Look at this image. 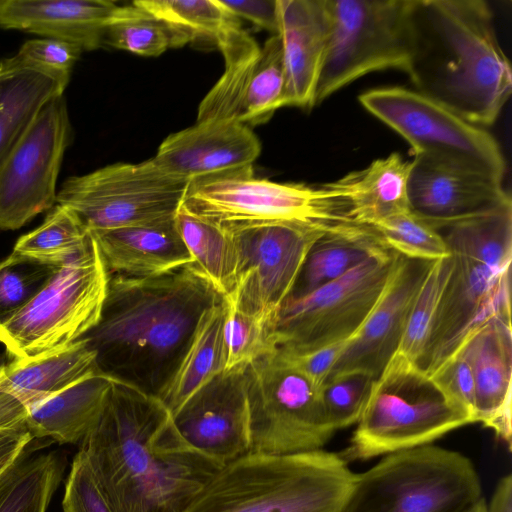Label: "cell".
<instances>
[{
  "label": "cell",
  "mask_w": 512,
  "mask_h": 512,
  "mask_svg": "<svg viewBox=\"0 0 512 512\" xmlns=\"http://www.w3.org/2000/svg\"><path fill=\"white\" fill-rule=\"evenodd\" d=\"M369 228L388 247L405 257L435 261L449 256L441 234L410 210L381 219Z\"/></svg>",
  "instance_id": "cell-39"
},
{
  "label": "cell",
  "mask_w": 512,
  "mask_h": 512,
  "mask_svg": "<svg viewBox=\"0 0 512 512\" xmlns=\"http://www.w3.org/2000/svg\"><path fill=\"white\" fill-rule=\"evenodd\" d=\"M432 262L398 255L378 301L348 338L328 378L353 370L379 376L398 350L411 305Z\"/></svg>",
  "instance_id": "cell-20"
},
{
  "label": "cell",
  "mask_w": 512,
  "mask_h": 512,
  "mask_svg": "<svg viewBox=\"0 0 512 512\" xmlns=\"http://www.w3.org/2000/svg\"><path fill=\"white\" fill-rule=\"evenodd\" d=\"M27 451L0 478V512H46L67 464L61 451Z\"/></svg>",
  "instance_id": "cell-33"
},
{
  "label": "cell",
  "mask_w": 512,
  "mask_h": 512,
  "mask_svg": "<svg viewBox=\"0 0 512 512\" xmlns=\"http://www.w3.org/2000/svg\"><path fill=\"white\" fill-rule=\"evenodd\" d=\"M80 450L113 512H183L222 468L184 440L157 396L114 378Z\"/></svg>",
  "instance_id": "cell-1"
},
{
  "label": "cell",
  "mask_w": 512,
  "mask_h": 512,
  "mask_svg": "<svg viewBox=\"0 0 512 512\" xmlns=\"http://www.w3.org/2000/svg\"><path fill=\"white\" fill-rule=\"evenodd\" d=\"M223 299L193 263L150 277L110 275L100 319L83 338L102 373L157 396L203 313Z\"/></svg>",
  "instance_id": "cell-2"
},
{
  "label": "cell",
  "mask_w": 512,
  "mask_h": 512,
  "mask_svg": "<svg viewBox=\"0 0 512 512\" xmlns=\"http://www.w3.org/2000/svg\"><path fill=\"white\" fill-rule=\"evenodd\" d=\"M91 237L74 212L56 204L39 227L18 239L13 252L61 268L85 250Z\"/></svg>",
  "instance_id": "cell-35"
},
{
  "label": "cell",
  "mask_w": 512,
  "mask_h": 512,
  "mask_svg": "<svg viewBox=\"0 0 512 512\" xmlns=\"http://www.w3.org/2000/svg\"><path fill=\"white\" fill-rule=\"evenodd\" d=\"M109 275L150 277L193 263L173 217L90 231Z\"/></svg>",
  "instance_id": "cell-25"
},
{
  "label": "cell",
  "mask_w": 512,
  "mask_h": 512,
  "mask_svg": "<svg viewBox=\"0 0 512 512\" xmlns=\"http://www.w3.org/2000/svg\"><path fill=\"white\" fill-rule=\"evenodd\" d=\"M284 66V106L311 109L327 51V0H277Z\"/></svg>",
  "instance_id": "cell-23"
},
{
  "label": "cell",
  "mask_w": 512,
  "mask_h": 512,
  "mask_svg": "<svg viewBox=\"0 0 512 512\" xmlns=\"http://www.w3.org/2000/svg\"><path fill=\"white\" fill-rule=\"evenodd\" d=\"M58 269L13 251L0 261V323L25 307Z\"/></svg>",
  "instance_id": "cell-41"
},
{
  "label": "cell",
  "mask_w": 512,
  "mask_h": 512,
  "mask_svg": "<svg viewBox=\"0 0 512 512\" xmlns=\"http://www.w3.org/2000/svg\"><path fill=\"white\" fill-rule=\"evenodd\" d=\"M369 227L338 223L312 245L289 298L304 296L388 249Z\"/></svg>",
  "instance_id": "cell-29"
},
{
  "label": "cell",
  "mask_w": 512,
  "mask_h": 512,
  "mask_svg": "<svg viewBox=\"0 0 512 512\" xmlns=\"http://www.w3.org/2000/svg\"><path fill=\"white\" fill-rule=\"evenodd\" d=\"M355 473L339 453H249L225 466L183 512H340Z\"/></svg>",
  "instance_id": "cell-5"
},
{
  "label": "cell",
  "mask_w": 512,
  "mask_h": 512,
  "mask_svg": "<svg viewBox=\"0 0 512 512\" xmlns=\"http://www.w3.org/2000/svg\"><path fill=\"white\" fill-rule=\"evenodd\" d=\"M223 339L225 371L248 367L276 349L270 323L227 302Z\"/></svg>",
  "instance_id": "cell-40"
},
{
  "label": "cell",
  "mask_w": 512,
  "mask_h": 512,
  "mask_svg": "<svg viewBox=\"0 0 512 512\" xmlns=\"http://www.w3.org/2000/svg\"><path fill=\"white\" fill-rule=\"evenodd\" d=\"M412 0H327L330 31L315 103L375 71L406 73Z\"/></svg>",
  "instance_id": "cell-9"
},
{
  "label": "cell",
  "mask_w": 512,
  "mask_h": 512,
  "mask_svg": "<svg viewBox=\"0 0 512 512\" xmlns=\"http://www.w3.org/2000/svg\"><path fill=\"white\" fill-rule=\"evenodd\" d=\"M331 226L292 222L225 226L237 250L235 287L225 301L273 328L309 250Z\"/></svg>",
  "instance_id": "cell-14"
},
{
  "label": "cell",
  "mask_w": 512,
  "mask_h": 512,
  "mask_svg": "<svg viewBox=\"0 0 512 512\" xmlns=\"http://www.w3.org/2000/svg\"><path fill=\"white\" fill-rule=\"evenodd\" d=\"M375 379L367 372L353 370L332 376L321 386L324 413L335 431L358 422Z\"/></svg>",
  "instance_id": "cell-42"
},
{
  "label": "cell",
  "mask_w": 512,
  "mask_h": 512,
  "mask_svg": "<svg viewBox=\"0 0 512 512\" xmlns=\"http://www.w3.org/2000/svg\"><path fill=\"white\" fill-rule=\"evenodd\" d=\"M484 499L467 456L427 444L384 455L355 473L340 512H469Z\"/></svg>",
  "instance_id": "cell-7"
},
{
  "label": "cell",
  "mask_w": 512,
  "mask_h": 512,
  "mask_svg": "<svg viewBox=\"0 0 512 512\" xmlns=\"http://www.w3.org/2000/svg\"><path fill=\"white\" fill-rule=\"evenodd\" d=\"M217 47L224 57V73L201 101L196 122H240L260 47L241 26L230 30Z\"/></svg>",
  "instance_id": "cell-31"
},
{
  "label": "cell",
  "mask_w": 512,
  "mask_h": 512,
  "mask_svg": "<svg viewBox=\"0 0 512 512\" xmlns=\"http://www.w3.org/2000/svg\"><path fill=\"white\" fill-rule=\"evenodd\" d=\"M410 211L436 230L512 205L503 180L414 157L408 179Z\"/></svg>",
  "instance_id": "cell-19"
},
{
  "label": "cell",
  "mask_w": 512,
  "mask_h": 512,
  "mask_svg": "<svg viewBox=\"0 0 512 512\" xmlns=\"http://www.w3.org/2000/svg\"><path fill=\"white\" fill-rule=\"evenodd\" d=\"M347 341L348 338L305 352L293 353L275 349V353L320 390L341 356Z\"/></svg>",
  "instance_id": "cell-46"
},
{
  "label": "cell",
  "mask_w": 512,
  "mask_h": 512,
  "mask_svg": "<svg viewBox=\"0 0 512 512\" xmlns=\"http://www.w3.org/2000/svg\"><path fill=\"white\" fill-rule=\"evenodd\" d=\"M246 369L218 374L172 415L184 440L222 467L250 453Z\"/></svg>",
  "instance_id": "cell-17"
},
{
  "label": "cell",
  "mask_w": 512,
  "mask_h": 512,
  "mask_svg": "<svg viewBox=\"0 0 512 512\" xmlns=\"http://www.w3.org/2000/svg\"><path fill=\"white\" fill-rule=\"evenodd\" d=\"M459 351L469 362L475 384L474 422L492 429L511 447V316H497L473 330Z\"/></svg>",
  "instance_id": "cell-22"
},
{
  "label": "cell",
  "mask_w": 512,
  "mask_h": 512,
  "mask_svg": "<svg viewBox=\"0 0 512 512\" xmlns=\"http://www.w3.org/2000/svg\"><path fill=\"white\" fill-rule=\"evenodd\" d=\"M261 144L241 122L203 121L167 136L152 157L170 177L189 185L253 175Z\"/></svg>",
  "instance_id": "cell-18"
},
{
  "label": "cell",
  "mask_w": 512,
  "mask_h": 512,
  "mask_svg": "<svg viewBox=\"0 0 512 512\" xmlns=\"http://www.w3.org/2000/svg\"><path fill=\"white\" fill-rule=\"evenodd\" d=\"M411 163L399 153H391L323 186L338 202L349 223L369 227L388 216L410 210Z\"/></svg>",
  "instance_id": "cell-26"
},
{
  "label": "cell",
  "mask_w": 512,
  "mask_h": 512,
  "mask_svg": "<svg viewBox=\"0 0 512 512\" xmlns=\"http://www.w3.org/2000/svg\"><path fill=\"white\" fill-rule=\"evenodd\" d=\"M189 186L150 158L69 177L57 192L56 204L74 212L89 231L108 230L173 217Z\"/></svg>",
  "instance_id": "cell-13"
},
{
  "label": "cell",
  "mask_w": 512,
  "mask_h": 512,
  "mask_svg": "<svg viewBox=\"0 0 512 512\" xmlns=\"http://www.w3.org/2000/svg\"><path fill=\"white\" fill-rule=\"evenodd\" d=\"M112 381V377L97 372L71 384L29 412L26 430L33 439L81 443L98 419Z\"/></svg>",
  "instance_id": "cell-27"
},
{
  "label": "cell",
  "mask_w": 512,
  "mask_h": 512,
  "mask_svg": "<svg viewBox=\"0 0 512 512\" xmlns=\"http://www.w3.org/2000/svg\"><path fill=\"white\" fill-rule=\"evenodd\" d=\"M451 269L450 254L433 261L411 305L397 352L418 367L425 353Z\"/></svg>",
  "instance_id": "cell-38"
},
{
  "label": "cell",
  "mask_w": 512,
  "mask_h": 512,
  "mask_svg": "<svg viewBox=\"0 0 512 512\" xmlns=\"http://www.w3.org/2000/svg\"><path fill=\"white\" fill-rule=\"evenodd\" d=\"M135 6L168 24L183 40L205 41L217 46L240 19L226 11L218 0H137Z\"/></svg>",
  "instance_id": "cell-34"
},
{
  "label": "cell",
  "mask_w": 512,
  "mask_h": 512,
  "mask_svg": "<svg viewBox=\"0 0 512 512\" xmlns=\"http://www.w3.org/2000/svg\"><path fill=\"white\" fill-rule=\"evenodd\" d=\"M72 127L64 95L40 110L0 166V229L16 230L56 205V182Z\"/></svg>",
  "instance_id": "cell-16"
},
{
  "label": "cell",
  "mask_w": 512,
  "mask_h": 512,
  "mask_svg": "<svg viewBox=\"0 0 512 512\" xmlns=\"http://www.w3.org/2000/svg\"><path fill=\"white\" fill-rule=\"evenodd\" d=\"M406 74L415 90L470 123H495L512 71L483 0H412Z\"/></svg>",
  "instance_id": "cell-3"
},
{
  "label": "cell",
  "mask_w": 512,
  "mask_h": 512,
  "mask_svg": "<svg viewBox=\"0 0 512 512\" xmlns=\"http://www.w3.org/2000/svg\"><path fill=\"white\" fill-rule=\"evenodd\" d=\"M181 37L165 22L133 3L123 6L104 33L103 46L141 56H159L168 48L184 46Z\"/></svg>",
  "instance_id": "cell-36"
},
{
  "label": "cell",
  "mask_w": 512,
  "mask_h": 512,
  "mask_svg": "<svg viewBox=\"0 0 512 512\" xmlns=\"http://www.w3.org/2000/svg\"><path fill=\"white\" fill-rule=\"evenodd\" d=\"M471 423V416L429 375L396 352L374 380L353 435L339 455L347 463L366 461L432 444Z\"/></svg>",
  "instance_id": "cell-6"
},
{
  "label": "cell",
  "mask_w": 512,
  "mask_h": 512,
  "mask_svg": "<svg viewBox=\"0 0 512 512\" xmlns=\"http://www.w3.org/2000/svg\"><path fill=\"white\" fill-rule=\"evenodd\" d=\"M123 6L106 0H0V28L67 41L82 51L103 46Z\"/></svg>",
  "instance_id": "cell-24"
},
{
  "label": "cell",
  "mask_w": 512,
  "mask_h": 512,
  "mask_svg": "<svg viewBox=\"0 0 512 512\" xmlns=\"http://www.w3.org/2000/svg\"><path fill=\"white\" fill-rule=\"evenodd\" d=\"M175 222L193 264L224 299H229L236 281L237 250L228 228L193 213L183 203Z\"/></svg>",
  "instance_id": "cell-32"
},
{
  "label": "cell",
  "mask_w": 512,
  "mask_h": 512,
  "mask_svg": "<svg viewBox=\"0 0 512 512\" xmlns=\"http://www.w3.org/2000/svg\"><path fill=\"white\" fill-rule=\"evenodd\" d=\"M97 372L96 353L84 338L29 359H0V429L25 428L35 406Z\"/></svg>",
  "instance_id": "cell-21"
},
{
  "label": "cell",
  "mask_w": 512,
  "mask_h": 512,
  "mask_svg": "<svg viewBox=\"0 0 512 512\" xmlns=\"http://www.w3.org/2000/svg\"><path fill=\"white\" fill-rule=\"evenodd\" d=\"M220 5L236 18H244L261 29L278 34L277 0H218Z\"/></svg>",
  "instance_id": "cell-47"
},
{
  "label": "cell",
  "mask_w": 512,
  "mask_h": 512,
  "mask_svg": "<svg viewBox=\"0 0 512 512\" xmlns=\"http://www.w3.org/2000/svg\"><path fill=\"white\" fill-rule=\"evenodd\" d=\"M398 255L388 248L304 296L287 298L273 323L276 349L305 352L349 338L378 301Z\"/></svg>",
  "instance_id": "cell-12"
},
{
  "label": "cell",
  "mask_w": 512,
  "mask_h": 512,
  "mask_svg": "<svg viewBox=\"0 0 512 512\" xmlns=\"http://www.w3.org/2000/svg\"><path fill=\"white\" fill-rule=\"evenodd\" d=\"M63 512H113L104 497L86 455L75 454L65 482Z\"/></svg>",
  "instance_id": "cell-44"
},
{
  "label": "cell",
  "mask_w": 512,
  "mask_h": 512,
  "mask_svg": "<svg viewBox=\"0 0 512 512\" xmlns=\"http://www.w3.org/2000/svg\"><path fill=\"white\" fill-rule=\"evenodd\" d=\"M82 49L77 45L55 39H34L21 45L18 52L0 61L6 69L33 67L71 77L74 64Z\"/></svg>",
  "instance_id": "cell-43"
},
{
  "label": "cell",
  "mask_w": 512,
  "mask_h": 512,
  "mask_svg": "<svg viewBox=\"0 0 512 512\" xmlns=\"http://www.w3.org/2000/svg\"><path fill=\"white\" fill-rule=\"evenodd\" d=\"M225 315V299L203 313L177 368L157 395L172 415L200 388L225 371Z\"/></svg>",
  "instance_id": "cell-30"
},
{
  "label": "cell",
  "mask_w": 512,
  "mask_h": 512,
  "mask_svg": "<svg viewBox=\"0 0 512 512\" xmlns=\"http://www.w3.org/2000/svg\"><path fill=\"white\" fill-rule=\"evenodd\" d=\"M183 204L193 213L225 226L270 222L349 223L323 185L279 183L253 175L191 184Z\"/></svg>",
  "instance_id": "cell-15"
},
{
  "label": "cell",
  "mask_w": 512,
  "mask_h": 512,
  "mask_svg": "<svg viewBox=\"0 0 512 512\" xmlns=\"http://www.w3.org/2000/svg\"><path fill=\"white\" fill-rule=\"evenodd\" d=\"M250 453L293 455L324 449L336 432L319 389L275 351L246 369Z\"/></svg>",
  "instance_id": "cell-11"
},
{
  "label": "cell",
  "mask_w": 512,
  "mask_h": 512,
  "mask_svg": "<svg viewBox=\"0 0 512 512\" xmlns=\"http://www.w3.org/2000/svg\"><path fill=\"white\" fill-rule=\"evenodd\" d=\"M452 258L419 364L430 375L484 322L511 316L512 205L437 230Z\"/></svg>",
  "instance_id": "cell-4"
},
{
  "label": "cell",
  "mask_w": 512,
  "mask_h": 512,
  "mask_svg": "<svg viewBox=\"0 0 512 512\" xmlns=\"http://www.w3.org/2000/svg\"><path fill=\"white\" fill-rule=\"evenodd\" d=\"M109 277L92 236L75 260L59 268L25 307L0 323L6 355L29 359L82 339L100 319Z\"/></svg>",
  "instance_id": "cell-8"
},
{
  "label": "cell",
  "mask_w": 512,
  "mask_h": 512,
  "mask_svg": "<svg viewBox=\"0 0 512 512\" xmlns=\"http://www.w3.org/2000/svg\"><path fill=\"white\" fill-rule=\"evenodd\" d=\"M285 66L281 39L271 35L260 48L240 122L255 126L268 121L284 106Z\"/></svg>",
  "instance_id": "cell-37"
},
{
  "label": "cell",
  "mask_w": 512,
  "mask_h": 512,
  "mask_svg": "<svg viewBox=\"0 0 512 512\" xmlns=\"http://www.w3.org/2000/svg\"><path fill=\"white\" fill-rule=\"evenodd\" d=\"M34 440L25 428L0 429V478L27 451Z\"/></svg>",
  "instance_id": "cell-48"
},
{
  "label": "cell",
  "mask_w": 512,
  "mask_h": 512,
  "mask_svg": "<svg viewBox=\"0 0 512 512\" xmlns=\"http://www.w3.org/2000/svg\"><path fill=\"white\" fill-rule=\"evenodd\" d=\"M486 512H512V475L501 477L486 503Z\"/></svg>",
  "instance_id": "cell-49"
},
{
  "label": "cell",
  "mask_w": 512,
  "mask_h": 512,
  "mask_svg": "<svg viewBox=\"0 0 512 512\" xmlns=\"http://www.w3.org/2000/svg\"><path fill=\"white\" fill-rule=\"evenodd\" d=\"M469 512H486V500L481 501Z\"/></svg>",
  "instance_id": "cell-50"
},
{
  "label": "cell",
  "mask_w": 512,
  "mask_h": 512,
  "mask_svg": "<svg viewBox=\"0 0 512 512\" xmlns=\"http://www.w3.org/2000/svg\"><path fill=\"white\" fill-rule=\"evenodd\" d=\"M359 101L410 144L414 157L504 179L507 166L496 139L416 90L375 88L362 93Z\"/></svg>",
  "instance_id": "cell-10"
},
{
  "label": "cell",
  "mask_w": 512,
  "mask_h": 512,
  "mask_svg": "<svg viewBox=\"0 0 512 512\" xmlns=\"http://www.w3.org/2000/svg\"><path fill=\"white\" fill-rule=\"evenodd\" d=\"M70 77L40 68L6 69L0 63V166L44 105L63 95Z\"/></svg>",
  "instance_id": "cell-28"
},
{
  "label": "cell",
  "mask_w": 512,
  "mask_h": 512,
  "mask_svg": "<svg viewBox=\"0 0 512 512\" xmlns=\"http://www.w3.org/2000/svg\"><path fill=\"white\" fill-rule=\"evenodd\" d=\"M429 376L452 402L471 416L475 423L474 377L471 366L463 354L455 351Z\"/></svg>",
  "instance_id": "cell-45"
}]
</instances>
